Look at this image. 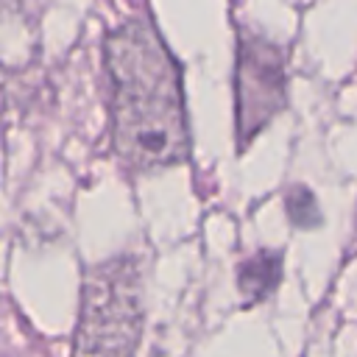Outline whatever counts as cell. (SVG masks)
Returning a JSON list of instances; mask_svg holds the SVG:
<instances>
[{
  "mask_svg": "<svg viewBox=\"0 0 357 357\" xmlns=\"http://www.w3.org/2000/svg\"><path fill=\"white\" fill-rule=\"evenodd\" d=\"M284 106V67L273 42L240 33L237 47V134L251 139Z\"/></svg>",
  "mask_w": 357,
  "mask_h": 357,
  "instance_id": "obj_3",
  "label": "cell"
},
{
  "mask_svg": "<svg viewBox=\"0 0 357 357\" xmlns=\"http://www.w3.org/2000/svg\"><path fill=\"white\" fill-rule=\"evenodd\" d=\"M112 84V145L134 170L181 165L190 156V131L181 95V70L148 14L123 20L106 36Z\"/></svg>",
  "mask_w": 357,
  "mask_h": 357,
  "instance_id": "obj_1",
  "label": "cell"
},
{
  "mask_svg": "<svg viewBox=\"0 0 357 357\" xmlns=\"http://www.w3.org/2000/svg\"><path fill=\"white\" fill-rule=\"evenodd\" d=\"M282 276V254L279 251H257L237 271V284L243 290L245 304L262 301Z\"/></svg>",
  "mask_w": 357,
  "mask_h": 357,
  "instance_id": "obj_4",
  "label": "cell"
},
{
  "mask_svg": "<svg viewBox=\"0 0 357 357\" xmlns=\"http://www.w3.org/2000/svg\"><path fill=\"white\" fill-rule=\"evenodd\" d=\"M287 215L298 229H310V226L321 223L318 204H315V198H312V192L307 187H293L287 192Z\"/></svg>",
  "mask_w": 357,
  "mask_h": 357,
  "instance_id": "obj_5",
  "label": "cell"
},
{
  "mask_svg": "<svg viewBox=\"0 0 357 357\" xmlns=\"http://www.w3.org/2000/svg\"><path fill=\"white\" fill-rule=\"evenodd\" d=\"M142 276L131 257L86 271L73 357H134L142 337Z\"/></svg>",
  "mask_w": 357,
  "mask_h": 357,
  "instance_id": "obj_2",
  "label": "cell"
}]
</instances>
